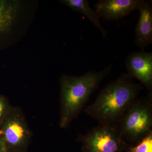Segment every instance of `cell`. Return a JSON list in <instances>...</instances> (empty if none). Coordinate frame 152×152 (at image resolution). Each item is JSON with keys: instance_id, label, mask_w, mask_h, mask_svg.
Segmentation results:
<instances>
[{"instance_id": "6", "label": "cell", "mask_w": 152, "mask_h": 152, "mask_svg": "<svg viewBox=\"0 0 152 152\" xmlns=\"http://www.w3.org/2000/svg\"><path fill=\"white\" fill-rule=\"evenodd\" d=\"M128 74L132 78L139 80L142 86L151 91L152 88V53L145 51L132 52L126 59Z\"/></svg>"}, {"instance_id": "7", "label": "cell", "mask_w": 152, "mask_h": 152, "mask_svg": "<svg viewBox=\"0 0 152 152\" xmlns=\"http://www.w3.org/2000/svg\"><path fill=\"white\" fill-rule=\"evenodd\" d=\"M145 0H100L94 5L95 10L100 18L105 20H115L139 10Z\"/></svg>"}, {"instance_id": "9", "label": "cell", "mask_w": 152, "mask_h": 152, "mask_svg": "<svg viewBox=\"0 0 152 152\" xmlns=\"http://www.w3.org/2000/svg\"><path fill=\"white\" fill-rule=\"evenodd\" d=\"M62 2L71 9L87 17L94 26L100 31L103 37H107V31L101 24L99 16L95 10L91 7L88 0H63Z\"/></svg>"}, {"instance_id": "5", "label": "cell", "mask_w": 152, "mask_h": 152, "mask_svg": "<svg viewBox=\"0 0 152 152\" xmlns=\"http://www.w3.org/2000/svg\"><path fill=\"white\" fill-rule=\"evenodd\" d=\"M1 124V138L8 151H18L28 143L30 132L21 114L15 110H9Z\"/></svg>"}, {"instance_id": "8", "label": "cell", "mask_w": 152, "mask_h": 152, "mask_svg": "<svg viewBox=\"0 0 152 152\" xmlns=\"http://www.w3.org/2000/svg\"><path fill=\"white\" fill-rule=\"evenodd\" d=\"M140 17L136 25L134 44L142 50L152 43V7L145 1L139 10Z\"/></svg>"}, {"instance_id": "2", "label": "cell", "mask_w": 152, "mask_h": 152, "mask_svg": "<svg viewBox=\"0 0 152 152\" xmlns=\"http://www.w3.org/2000/svg\"><path fill=\"white\" fill-rule=\"evenodd\" d=\"M112 64L99 72L89 71L79 77L64 76L61 80L60 126L66 127L84 106L101 82L110 72Z\"/></svg>"}, {"instance_id": "10", "label": "cell", "mask_w": 152, "mask_h": 152, "mask_svg": "<svg viewBox=\"0 0 152 152\" xmlns=\"http://www.w3.org/2000/svg\"><path fill=\"white\" fill-rule=\"evenodd\" d=\"M18 3L0 0V34L7 31L14 20Z\"/></svg>"}, {"instance_id": "1", "label": "cell", "mask_w": 152, "mask_h": 152, "mask_svg": "<svg viewBox=\"0 0 152 152\" xmlns=\"http://www.w3.org/2000/svg\"><path fill=\"white\" fill-rule=\"evenodd\" d=\"M128 73L123 74L101 91L86 113L103 124L122 118L137 99L142 88Z\"/></svg>"}, {"instance_id": "3", "label": "cell", "mask_w": 152, "mask_h": 152, "mask_svg": "<svg viewBox=\"0 0 152 152\" xmlns=\"http://www.w3.org/2000/svg\"><path fill=\"white\" fill-rule=\"evenodd\" d=\"M151 94L147 99H136L122 118L120 132L130 141H138L151 132Z\"/></svg>"}, {"instance_id": "15", "label": "cell", "mask_w": 152, "mask_h": 152, "mask_svg": "<svg viewBox=\"0 0 152 152\" xmlns=\"http://www.w3.org/2000/svg\"><path fill=\"white\" fill-rule=\"evenodd\" d=\"M3 135V132L1 130H0V138H1L2 136Z\"/></svg>"}, {"instance_id": "12", "label": "cell", "mask_w": 152, "mask_h": 152, "mask_svg": "<svg viewBox=\"0 0 152 152\" xmlns=\"http://www.w3.org/2000/svg\"><path fill=\"white\" fill-rule=\"evenodd\" d=\"M9 111L7 104L4 98L0 96V124Z\"/></svg>"}, {"instance_id": "14", "label": "cell", "mask_w": 152, "mask_h": 152, "mask_svg": "<svg viewBox=\"0 0 152 152\" xmlns=\"http://www.w3.org/2000/svg\"><path fill=\"white\" fill-rule=\"evenodd\" d=\"M0 152H10L7 149H0Z\"/></svg>"}, {"instance_id": "13", "label": "cell", "mask_w": 152, "mask_h": 152, "mask_svg": "<svg viewBox=\"0 0 152 152\" xmlns=\"http://www.w3.org/2000/svg\"><path fill=\"white\" fill-rule=\"evenodd\" d=\"M6 149V148L2 139L0 138V149Z\"/></svg>"}, {"instance_id": "4", "label": "cell", "mask_w": 152, "mask_h": 152, "mask_svg": "<svg viewBox=\"0 0 152 152\" xmlns=\"http://www.w3.org/2000/svg\"><path fill=\"white\" fill-rule=\"evenodd\" d=\"M82 138L84 152H121L125 145L120 130L110 124L94 129Z\"/></svg>"}, {"instance_id": "11", "label": "cell", "mask_w": 152, "mask_h": 152, "mask_svg": "<svg viewBox=\"0 0 152 152\" xmlns=\"http://www.w3.org/2000/svg\"><path fill=\"white\" fill-rule=\"evenodd\" d=\"M128 152H152L151 131L138 141L136 145L130 148Z\"/></svg>"}]
</instances>
